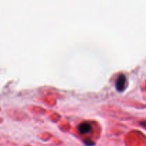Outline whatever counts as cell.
I'll use <instances>...</instances> for the list:
<instances>
[{
	"label": "cell",
	"mask_w": 146,
	"mask_h": 146,
	"mask_svg": "<svg viewBox=\"0 0 146 146\" xmlns=\"http://www.w3.org/2000/svg\"><path fill=\"white\" fill-rule=\"evenodd\" d=\"M125 83H126V77L124 74H120L116 81V88L118 91H123L125 89Z\"/></svg>",
	"instance_id": "obj_1"
},
{
	"label": "cell",
	"mask_w": 146,
	"mask_h": 146,
	"mask_svg": "<svg viewBox=\"0 0 146 146\" xmlns=\"http://www.w3.org/2000/svg\"><path fill=\"white\" fill-rule=\"evenodd\" d=\"M91 125L88 122H84L78 125V131L81 134H86L91 132Z\"/></svg>",
	"instance_id": "obj_2"
},
{
	"label": "cell",
	"mask_w": 146,
	"mask_h": 146,
	"mask_svg": "<svg viewBox=\"0 0 146 146\" xmlns=\"http://www.w3.org/2000/svg\"><path fill=\"white\" fill-rule=\"evenodd\" d=\"M140 124H141L142 126H144L146 128V121H141V123H140Z\"/></svg>",
	"instance_id": "obj_3"
}]
</instances>
